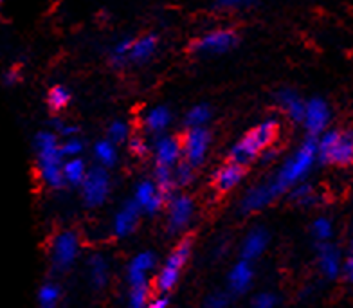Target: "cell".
Segmentation results:
<instances>
[{"label":"cell","mask_w":353,"mask_h":308,"mask_svg":"<svg viewBox=\"0 0 353 308\" xmlns=\"http://www.w3.org/2000/svg\"><path fill=\"white\" fill-rule=\"evenodd\" d=\"M317 161V141L316 137H308L305 143L298 148V152L279 168L278 175L272 181H269L270 189L276 196L283 195L290 187L296 186L307 177L314 164Z\"/></svg>","instance_id":"cell-1"},{"label":"cell","mask_w":353,"mask_h":308,"mask_svg":"<svg viewBox=\"0 0 353 308\" xmlns=\"http://www.w3.org/2000/svg\"><path fill=\"white\" fill-rule=\"evenodd\" d=\"M278 136V121L276 119H265L260 125L254 126L249 134L238 141L229 152V161L236 164H247L258 157V154H263L274 143Z\"/></svg>","instance_id":"cell-2"},{"label":"cell","mask_w":353,"mask_h":308,"mask_svg":"<svg viewBox=\"0 0 353 308\" xmlns=\"http://www.w3.org/2000/svg\"><path fill=\"white\" fill-rule=\"evenodd\" d=\"M34 148H37L38 157V172L42 175V181L47 186L58 187L63 186V177H61V154L58 136L52 132H40L34 137Z\"/></svg>","instance_id":"cell-3"},{"label":"cell","mask_w":353,"mask_h":308,"mask_svg":"<svg viewBox=\"0 0 353 308\" xmlns=\"http://www.w3.org/2000/svg\"><path fill=\"white\" fill-rule=\"evenodd\" d=\"M191 251H193L191 238H182L176 243V247L170 252V256L166 258V262L163 263L161 271L155 276V289L159 290V294H168L175 289L181 280L182 269L190 260Z\"/></svg>","instance_id":"cell-4"},{"label":"cell","mask_w":353,"mask_h":308,"mask_svg":"<svg viewBox=\"0 0 353 308\" xmlns=\"http://www.w3.org/2000/svg\"><path fill=\"white\" fill-rule=\"evenodd\" d=\"M79 186H81V195L87 207H101L110 193V178H108L107 170L103 166L92 168L87 172L83 183Z\"/></svg>","instance_id":"cell-5"},{"label":"cell","mask_w":353,"mask_h":308,"mask_svg":"<svg viewBox=\"0 0 353 308\" xmlns=\"http://www.w3.org/2000/svg\"><path fill=\"white\" fill-rule=\"evenodd\" d=\"M79 256V238L72 231H61L54 236L51 245V260L54 269L67 271Z\"/></svg>","instance_id":"cell-6"},{"label":"cell","mask_w":353,"mask_h":308,"mask_svg":"<svg viewBox=\"0 0 353 308\" xmlns=\"http://www.w3.org/2000/svg\"><path fill=\"white\" fill-rule=\"evenodd\" d=\"M195 215V202L188 195H175L168 202L166 227L170 234H179L190 227Z\"/></svg>","instance_id":"cell-7"},{"label":"cell","mask_w":353,"mask_h":308,"mask_svg":"<svg viewBox=\"0 0 353 308\" xmlns=\"http://www.w3.org/2000/svg\"><path fill=\"white\" fill-rule=\"evenodd\" d=\"M182 145V155L186 163H190L191 166H199V164L204 163L205 155H208V150L211 145V134L205 126H199V128H190V132L186 134Z\"/></svg>","instance_id":"cell-8"},{"label":"cell","mask_w":353,"mask_h":308,"mask_svg":"<svg viewBox=\"0 0 353 308\" xmlns=\"http://www.w3.org/2000/svg\"><path fill=\"white\" fill-rule=\"evenodd\" d=\"M330 107L326 105L325 99L314 98L305 103V114H303L301 123H305V128L308 130L310 137H317L326 130V126L330 123Z\"/></svg>","instance_id":"cell-9"},{"label":"cell","mask_w":353,"mask_h":308,"mask_svg":"<svg viewBox=\"0 0 353 308\" xmlns=\"http://www.w3.org/2000/svg\"><path fill=\"white\" fill-rule=\"evenodd\" d=\"M234 45H236V34L229 29H216L199 38L193 49L200 54H223L231 51Z\"/></svg>","instance_id":"cell-10"},{"label":"cell","mask_w":353,"mask_h":308,"mask_svg":"<svg viewBox=\"0 0 353 308\" xmlns=\"http://www.w3.org/2000/svg\"><path fill=\"white\" fill-rule=\"evenodd\" d=\"M157 267V256L152 251H143L132 258L126 271V281L128 287L150 285V272L155 271Z\"/></svg>","instance_id":"cell-11"},{"label":"cell","mask_w":353,"mask_h":308,"mask_svg":"<svg viewBox=\"0 0 353 308\" xmlns=\"http://www.w3.org/2000/svg\"><path fill=\"white\" fill-rule=\"evenodd\" d=\"M341 263H343V256H341V251L335 247L334 243H319V247H317V265H319L321 274L325 276L326 280L334 281L339 278Z\"/></svg>","instance_id":"cell-12"},{"label":"cell","mask_w":353,"mask_h":308,"mask_svg":"<svg viewBox=\"0 0 353 308\" xmlns=\"http://www.w3.org/2000/svg\"><path fill=\"white\" fill-rule=\"evenodd\" d=\"M254 281V269H252V262L247 260H240L231 267V271L228 274V290L234 296L245 294L247 290L252 287Z\"/></svg>","instance_id":"cell-13"},{"label":"cell","mask_w":353,"mask_h":308,"mask_svg":"<svg viewBox=\"0 0 353 308\" xmlns=\"http://www.w3.org/2000/svg\"><path fill=\"white\" fill-rule=\"evenodd\" d=\"M141 218V209L134 202H126L121 209L117 211L112 222V231L116 234L117 238H126L134 233L137 225H139Z\"/></svg>","instance_id":"cell-14"},{"label":"cell","mask_w":353,"mask_h":308,"mask_svg":"<svg viewBox=\"0 0 353 308\" xmlns=\"http://www.w3.org/2000/svg\"><path fill=\"white\" fill-rule=\"evenodd\" d=\"M269 242L270 236L269 233H267V229H251V231L245 234V238H243L242 247H240V256H242V260H247V262H254V260H258V258L267 251Z\"/></svg>","instance_id":"cell-15"},{"label":"cell","mask_w":353,"mask_h":308,"mask_svg":"<svg viewBox=\"0 0 353 308\" xmlns=\"http://www.w3.org/2000/svg\"><path fill=\"white\" fill-rule=\"evenodd\" d=\"M276 198H278V196H276L274 192L270 189L269 183L258 184V186L251 187V189L243 195L240 209H242V213H245V215L256 213V211L265 209V207L272 204Z\"/></svg>","instance_id":"cell-16"},{"label":"cell","mask_w":353,"mask_h":308,"mask_svg":"<svg viewBox=\"0 0 353 308\" xmlns=\"http://www.w3.org/2000/svg\"><path fill=\"white\" fill-rule=\"evenodd\" d=\"M182 145L175 137H161L155 143V163L157 166L173 168L176 163H181Z\"/></svg>","instance_id":"cell-17"},{"label":"cell","mask_w":353,"mask_h":308,"mask_svg":"<svg viewBox=\"0 0 353 308\" xmlns=\"http://www.w3.org/2000/svg\"><path fill=\"white\" fill-rule=\"evenodd\" d=\"M243 181V166L242 164L231 163L229 161L228 164H223L222 168H219L214 172L213 183L214 187L219 192H231L232 187H236L238 184Z\"/></svg>","instance_id":"cell-18"},{"label":"cell","mask_w":353,"mask_h":308,"mask_svg":"<svg viewBox=\"0 0 353 308\" xmlns=\"http://www.w3.org/2000/svg\"><path fill=\"white\" fill-rule=\"evenodd\" d=\"M353 161V136L352 132H339V137L335 141L334 148L326 157V163L348 166Z\"/></svg>","instance_id":"cell-19"},{"label":"cell","mask_w":353,"mask_h":308,"mask_svg":"<svg viewBox=\"0 0 353 308\" xmlns=\"http://www.w3.org/2000/svg\"><path fill=\"white\" fill-rule=\"evenodd\" d=\"M278 103L279 107L283 108L285 114H287L292 121L296 123H301L303 121V114H305V101L301 99L296 90H290V89H283L278 92Z\"/></svg>","instance_id":"cell-20"},{"label":"cell","mask_w":353,"mask_h":308,"mask_svg":"<svg viewBox=\"0 0 353 308\" xmlns=\"http://www.w3.org/2000/svg\"><path fill=\"white\" fill-rule=\"evenodd\" d=\"M157 51V37L146 34L137 40H132L130 52H128V61L132 63H146Z\"/></svg>","instance_id":"cell-21"},{"label":"cell","mask_w":353,"mask_h":308,"mask_svg":"<svg viewBox=\"0 0 353 308\" xmlns=\"http://www.w3.org/2000/svg\"><path fill=\"white\" fill-rule=\"evenodd\" d=\"M108 278H110V265H108L107 258L101 254H92L88 260V280L94 289L107 287Z\"/></svg>","instance_id":"cell-22"},{"label":"cell","mask_w":353,"mask_h":308,"mask_svg":"<svg viewBox=\"0 0 353 308\" xmlns=\"http://www.w3.org/2000/svg\"><path fill=\"white\" fill-rule=\"evenodd\" d=\"M87 164L81 157H70L65 163H61V177L63 183L70 184V186H79L83 183L85 175H87Z\"/></svg>","instance_id":"cell-23"},{"label":"cell","mask_w":353,"mask_h":308,"mask_svg":"<svg viewBox=\"0 0 353 308\" xmlns=\"http://www.w3.org/2000/svg\"><path fill=\"white\" fill-rule=\"evenodd\" d=\"M144 123H146V128L150 132H163L172 123V112H170V108L159 105V107L148 110V114L144 117Z\"/></svg>","instance_id":"cell-24"},{"label":"cell","mask_w":353,"mask_h":308,"mask_svg":"<svg viewBox=\"0 0 353 308\" xmlns=\"http://www.w3.org/2000/svg\"><path fill=\"white\" fill-rule=\"evenodd\" d=\"M94 157L103 168H112L117 163V150L112 141H98L94 146Z\"/></svg>","instance_id":"cell-25"},{"label":"cell","mask_w":353,"mask_h":308,"mask_svg":"<svg viewBox=\"0 0 353 308\" xmlns=\"http://www.w3.org/2000/svg\"><path fill=\"white\" fill-rule=\"evenodd\" d=\"M61 289L56 283H43L38 290V305L40 308H56L60 303Z\"/></svg>","instance_id":"cell-26"},{"label":"cell","mask_w":353,"mask_h":308,"mask_svg":"<svg viewBox=\"0 0 353 308\" xmlns=\"http://www.w3.org/2000/svg\"><path fill=\"white\" fill-rule=\"evenodd\" d=\"M159 193L157 186H155L154 181H143V183L137 184V187H135V192H134V204L139 207L141 211L146 207V205L152 202V198H154L155 195Z\"/></svg>","instance_id":"cell-27"},{"label":"cell","mask_w":353,"mask_h":308,"mask_svg":"<svg viewBox=\"0 0 353 308\" xmlns=\"http://www.w3.org/2000/svg\"><path fill=\"white\" fill-rule=\"evenodd\" d=\"M312 236L319 243L330 242L334 238V224L328 216H319L312 222Z\"/></svg>","instance_id":"cell-28"},{"label":"cell","mask_w":353,"mask_h":308,"mask_svg":"<svg viewBox=\"0 0 353 308\" xmlns=\"http://www.w3.org/2000/svg\"><path fill=\"white\" fill-rule=\"evenodd\" d=\"M173 168H166V166H157L155 168V186L163 195H166L170 198L173 192V186H175V181H173Z\"/></svg>","instance_id":"cell-29"},{"label":"cell","mask_w":353,"mask_h":308,"mask_svg":"<svg viewBox=\"0 0 353 308\" xmlns=\"http://www.w3.org/2000/svg\"><path fill=\"white\" fill-rule=\"evenodd\" d=\"M211 119V108L208 105H195L190 108V112L186 114V125L188 128H199V126H205Z\"/></svg>","instance_id":"cell-30"},{"label":"cell","mask_w":353,"mask_h":308,"mask_svg":"<svg viewBox=\"0 0 353 308\" xmlns=\"http://www.w3.org/2000/svg\"><path fill=\"white\" fill-rule=\"evenodd\" d=\"M152 299L150 285H137L128 289V308H146Z\"/></svg>","instance_id":"cell-31"},{"label":"cell","mask_w":353,"mask_h":308,"mask_svg":"<svg viewBox=\"0 0 353 308\" xmlns=\"http://www.w3.org/2000/svg\"><path fill=\"white\" fill-rule=\"evenodd\" d=\"M47 103H49V107L52 110H61V108H65L67 105L70 103V92L69 89H65L63 85H56L49 90L47 94Z\"/></svg>","instance_id":"cell-32"},{"label":"cell","mask_w":353,"mask_h":308,"mask_svg":"<svg viewBox=\"0 0 353 308\" xmlns=\"http://www.w3.org/2000/svg\"><path fill=\"white\" fill-rule=\"evenodd\" d=\"M290 196L294 202H298L301 205H312L316 204V193L312 189L310 184H296L290 187Z\"/></svg>","instance_id":"cell-33"},{"label":"cell","mask_w":353,"mask_h":308,"mask_svg":"<svg viewBox=\"0 0 353 308\" xmlns=\"http://www.w3.org/2000/svg\"><path fill=\"white\" fill-rule=\"evenodd\" d=\"M173 168H175L172 170L175 184H179V186H190V183L193 181V168L195 166H191L190 163H176Z\"/></svg>","instance_id":"cell-34"},{"label":"cell","mask_w":353,"mask_h":308,"mask_svg":"<svg viewBox=\"0 0 353 308\" xmlns=\"http://www.w3.org/2000/svg\"><path fill=\"white\" fill-rule=\"evenodd\" d=\"M60 154L61 157H67V159H70V157H79V155L83 154V143L76 136L65 137L63 143L60 145Z\"/></svg>","instance_id":"cell-35"},{"label":"cell","mask_w":353,"mask_h":308,"mask_svg":"<svg viewBox=\"0 0 353 308\" xmlns=\"http://www.w3.org/2000/svg\"><path fill=\"white\" fill-rule=\"evenodd\" d=\"M132 47V38H123L121 42H117L116 45L112 47L110 58L116 65H123L128 61V52Z\"/></svg>","instance_id":"cell-36"},{"label":"cell","mask_w":353,"mask_h":308,"mask_svg":"<svg viewBox=\"0 0 353 308\" xmlns=\"http://www.w3.org/2000/svg\"><path fill=\"white\" fill-rule=\"evenodd\" d=\"M108 137L114 145H119V143H125V141L130 139V126L126 125L125 121H114L108 128Z\"/></svg>","instance_id":"cell-37"},{"label":"cell","mask_w":353,"mask_h":308,"mask_svg":"<svg viewBox=\"0 0 353 308\" xmlns=\"http://www.w3.org/2000/svg\"><path fill=\"white\" fill-rule=\"evenodd\" d=\"M232 294L229 290H216L205 298V308H229L231 307Z\"/></svg>","instance_id":"cell-38"},{"label":"cell","mask_w":353,"mask_h":308,"mask_svg":"<svg viewBox=\"0 0 353 308\" xmlns=\"http://www.w3.org/2000/svg\"><path fill=\"white\" fill-rule=\"evenodd\" d=\"M279 303L278 296L274 292H258V294L252 298L251 308H276Z\"/></svg>","instance_id":"cell-39"},{"label":"cell","mask_w":353,"mask_h":308,"mask_svg":"<svg viewBox=\"0 0 353 308\" xmlns=\"http://www.w3.org/2000/svg\"><path fill=\"white\" fill-rule=\"evenodd\" d=\"M256 0H216V6L220 10H245L251 8Z\"/></svg>","instance_id":"cell-40"},{"label":"cell","mask_w":353,"mask_h":308,"mask_svg":"<svg viewBox=\"0 0 353 308\" xmlns=\"http://www.w3.org/2000/svg\"><path fill=\"white\" fill-rule=\"evenodd\" d=\"M130 141V152L137 157H143V155L148 154V145H146V141L141 139V137H132Z\"/></svg>","instance_id":"cell-41"},{"label":"cell","mask_w":353,"mask_h":308,"mask_svg":"<svg viewBox=\"0 0 353 308\" xmlns=\"http://www.w3.org/2000/svg\"><path fill=\"white\" fill-rule=\"evenodd\" d=\"M52 126H54L56 132H58V134H60L63 139H65V137H72L78 134V128H76V126L65 125V123H61V121H54L52 123Z\"/></svg>","instance_id":"cell-42"},{"label":"cell","mask_w":353,"mask_h":308,"mask_svg":"<svg viewBox=\"0 0 353 308\" xmlns=\"http://www.w3.org/2000/svg\"><path fill=\"white\" fill-rule=\"evenodd\" d=\"M341 274L344 276V280L352 281L353 280V258L348 256L341 263Z\"/></svg>","instance_id":"cell-43"},{"label":"cell","mask_w":353,"mask_h":308,"mask_svg":"<svg viewBox=\"0 0 353 308\" xmlns=\"http://www.w3.org/2000/svg\"><path fill=\"white\" fill-rule=\"evenodd\" d=\"M19 80H20V72L17 69L8 70V72L4 74V78H2V81H4L6 87H13V85L19 83Z\"/></svg>","instance_id":"cell-44"},{"label":"cell","mask_w":353,"mask_h":308,"mask_svg":"<svg viewBox=\"0 0 353 308\" xmlns=\"http://www.w3.org/2000/svg\"><path fill=\"white\" fill-rule=\"evenodd\" d=\"M146 308H170V299L166 294H161L159 298L150 299V303L146 305Z\"/></svg>","instance_id":"cell-45"},{"label":"cell","mask_w":353,"mask_h":308,"mask_svg":"<svg viewBox=\"0 0 353 308\" xmlns=\"http://www.w3.org/2000/svg\"><path fill=\"white\" fill-rule=\"evenodd\" d=\"M2 2H4V0H0V4H2Z\"/></svg>","instance_id":"cell-46"}]
</instances>
